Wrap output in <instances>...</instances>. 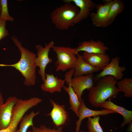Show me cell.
Here are the masks:
<instances>
[{
    "label": "cell",
    "mask_w": 132,
    "mask_h": 132,
    "mask_svg": "<svg viewBox=\"0 0 132 132\" xmlns=\"http://www.w3.org/2000/svg\"><path fill=\"white\" fill-rule=\"evenodd\" d=\"M126 132H132V122L129 124Z\"/></svg>",
    "instance_id": "obj_28"
},
{
    "label": "cell",
    "mask_w": 132,
    "mask_h": 132,
    "mask_svg": "<svg viewBox=\"0 0 132 132\" xmlns=\"http://www.w3.org/2000/svg\"><path fill=\"white\" fill-rule=\"evenodd\" d=\"M27 132H33L32 131H28Z\"/></svg>",
    "instance_id": "obj_32"
},
{
    "label": "cell",
    "mask_w": 132,
    "mask_h": 132,
    "mask_svg": "<svg viewBox=\"0 0 132 132\" xmlns=\"http://www.w3.org/2000/svg\"><path fill=\"white\" fill-rule=\"evenodd\" d=\"M75 48L76 55L79 52L82 51L90 53L105 54L108 49V47L100 40L92 39L80 42L78 46Z\"/></svg>",
    "instance_id": "obj_11"
},
{
    "label": "cell",
    "mask_w": 132,
    "mask_h": 132,
    "mask_svg": "<svg viewBox=\"0 0 132 132\" xmlns=\"http://www.w3.org/2000/svg\"><path fill=\"white\" fill-rule=\"evenodd\" d=\"M11 40L17 47L21 54L19 60L11 64H0V66L11 67L19 71L24 77V84L26 86H33L36 78V73L37 67L35 62L36 55L24 47L17 36H13Z\"/></svg>",
    "instance_id": "obj_1"
},
{
    "label": "cell",
    "mask_w": 132,
    "mask_h": 132,
    "mask_svg": "<svg viewBox=\"0 0 132 132\" xmlns=\"http://www.w3.org/2000/svg\"><path fill=\"white\" fill-rule=\"evenodd\" d=\"M4 103V99L1 92L0 91V105L3 104Z\"/></svg>",
    "instance_id": "obj_29"
},
{
    "label": "cell",
    "mask_w": 132,
    "mask_h": 132,
    "mask_svg": "<svg viewBox=\"0 0 132 132\" xmlns=\"http://www.w3.org/2000/svg\"><path fill=\"white\" fill-rule=\"evenodd\" d=\"M71 80L66 83L68 86L67 87L64 86L63 88L64 90L68 93L69 95V102L70 105L69 109L71 110L78 117V109L81 104V102L79 101L71 86L70 83Z\"/></svg>",
    "instance_id": "obj_19"
},
{
    "label": "cell",
    "mask_w": 132,
    "mask_h": 132,
    "mask_svg": "<svg viewBox=\"0 0 132 132\" xmlns=\"http://www.w3.org/2000/svg\"><path fill=\"white\" fill-rule=\"evenodd\" d=\"M81 102V104L78 109V119L76 122V132H79L82 122L86 118L91 117H94L99 115H105L111 113H116L112 110L106 109L99 110H92L86 106L83 100Z\"/></svg>",
    "instance_id": "obj_12"
},
{
    "label": "cell",
    "mask_w": 132,
    "mask_h": 132,
    "mask_svg": "<svg viewBox=\"0 0 132 132\" xmlns=\"http://www.w3.org/2000/svg\"><path fill=\"white\" fill-rule=\"evenodd\" d=\"M120 57L117 56L112 58L102 71L96 76V81L100 78L108 76L113 77L117 81L122 79L123 76V73L126 68L124 66H120Z\"/></svg>",
    "instance_id": "obj_9"
},
{
    "label": "cell",
    "mask_w": 132,
    "mask_h": 132,
    "mask_svg": "<svg viewBox=\"0 0 132 132\" xmlns=\"http://www.w3.org/2000/svg\"><path fill=\"white\" fill-rule=\"evenodd\" d=\"M54 44L55 42L52 41L48 44H46L44 47L40 44L35 46L37 52L36 55L37 56L36 58L35 62L36 66L39 68L38 73L43 82L46 77V68L47 65L52 63L53 61L52 59L49 57V54L50 49L54 46Z\"/></svg>",
    "instance_id": "obj_6"
},
{
    "label": "cell",
    "mask_w": 132,
    "mask_h": 132,
    "mask_svg": "<svg viewBox=\"0 0 132 132\" xmlns=\"http://www.w3.org/2000/svg\"><path fill=\"white\" fill-rule=\"evenodd\" d=\"M113 2L112 0H105L103 1V4H95L96 11L91 13L90 15L92 24L95 27L107 26L108 15Z\"/></svg>",
    "instance_id": "obj_7"
},
{
    "label": "cell",
    "mask_w": 132,
    "mask_h": 132,
    "mask_svg": "<svg viewBox=\"0 0 132 132\" xmlns=\"http://www.w3.org/2000/svg\"><path fill=\"white\" fill-rule=\"evenodd\" d=\"M65 3L73 2L79 9L73 21L74 24L78 23L90 15L91 10L95 8V4L91 0H63Z\"/></svg>",
    "instance_id": "obj_13"
},
{
    "label": "cell",
    "mask_w": 132,
    "mask_h": 132,
    "mask_svg": "<svg viewBox=\"0 0 132 132\" xmlns=\"http://www.w3.org/2000/svg\"><path fill=\"white\" fill-rule=\"evenodd\" d=\"M42 101L41 99L37 97L26 99H18L12 109L11 120L9 126L17 130L18 125L25 113Z\"/></svg>",
    "instance_id": "obj_5"
},
{
    "label": "cell",
    "mask_w": 132,
    "mask_h": 132,
    "mask_svg": "<svg viewBox=\"0 0 132 132\" xmlns=\"http://www.w3.org/2000/svg\"><path fill=\"white\" fill-rule=\"evenodd\" d=\"M6 22L0 20V41L9 35V32L6 28Z\"/></svg>",
    "instance_id": "obj_26"
},
{
    "label": "cell",
    "mask_w": 132,
    "mask_h": 132,
    "mask_svg": "<svg viewBox=\"0 0 132 132\" xmlns=\"http://www.w3.org/2000/svg\"><path fill=\"white\" fill-rule=\"evenodd\" d=\"M82 55L85 61L100 70H102L110 60L109 56L106 53H90L84 52Z\"/></svg>",
    "instance_id": "obj_15"
},
{
    "label": "cell",
    "mask_w": 132,
    "mask_h": 132,
    "mask_svg": "<svg viewBox=\"0 0 132 132\" xmlns=\"http://www.w3.org/2000/svg\"><path fill=\"white\" fill-rule=\"evenodd\" d=\"M124 9L123 2L120 0H114L110 9L108 16L107 26L110 25L116 17Z\"/></svg>",
    "instance_id": "obj_20"
},
{
    "label": "cell",
    "mask_w": 132,
    "mask_h": 132,
    "mask_svg": "<svg viewBox=\"0 0 132 132\" xmlns=\"http://www.w3.org/2000/svg\"><path fill=\"white\" fill-rule=\"evenodd\" d=\"M14 131L9 127L4 129L0 130V132H14Z\"/></svg>",
    "instance_id": "obj_27"
},
{
    "label": "cell",
    "mask_w": 132,
    "mask_h": 132,
    "mask_svg": "<svg viewBox=\"0 0 132 132\" xmlns=\"http://www.w3.org/2000/svg\"><path fill=\"white\" fill-rule=\"evenodd\" d=\"M33 132H64L63 126L52 128L44 125H41L39 127H32Z\"/></svg>",
    "instance_id": "obj_25"
},
{
    "label": "cell",
    "mask_w": 132,
    "mask_h": 132,
    "mask_svg": "<svg viewBox=\"0 0 132 132\" xmlns=\"http://www.w3.org/2000/svg\"><path fill=\"white\" fill-rule=\"evenodd\" d=\"M117 88L119 92H124L127 98L132 97V79L124 78L117 82Z\"/></svg>",
    "instance_id": "obj_21"
},
{
    "label": "cell",
    "mask_w": 132,
    "mask_h": 132,
    "mask_svg": "<svg viewBox=\"0 0 132 132\" xmlns=\"http://www.w3.org/2000/svg\"><path fill=\"white\" fill-rule=\"evenodd\" d=\"M40 111L35 112L33 111L29 114H26L22 118L20 122V128L18 130L19 132H27V130L30 126H33V119L34 117L38 115Z\"/></svg>",
    "instance_id": "obj_22"
},
{
    "label": "cell",
    "mask_w": 132,
    "mask_h": 132,
    "mask_svg": "<svg viewBox=\"0 0 132 132\" xmlns=\"http://www.w3.org/2000/svg\"><path fill=\"white\" fill-rule=\"evenodd\" d=\"M56 55L55 71H66L74 68L77 59L75 48L54 46L52 48Z\"/></svg>",
    "instance_id": "obj_4"
},
{
    "label": "cell",
    "mask_w": 132,
    "mask_h": 132,
    "mask_svg": "<svg viewBox=\"0 0 132 132\" xmlns=\"http://www.w3.org/2000/svg\"><path fill=\"white\" fill-rule=\"evenodd\" d=\"M50 100L53 108L47 115L51 117L56 128L62 126L68 119V113L65 109V105H59L53 99H50Z\"/></svg>",
    "instance_id": "obj_10"
},
{
    "label": "cell",
    "mask_w": 132,
    "mask_h": 132,
    "mask_svg": "<svg viewBox=\"0 0 132 132\" xmlns=\"http://www.w3.org/2000/svg\"><path fill=\"white\" fill-rule=\"evenodd\" d=\"M80 132H85L84 131H83V130H81L80 131Z\"/></svg>",
    "instance_id": "obj_33"
},
{
    "label": "cell",
    "mask_w": 132,
    "mask_h": 132,
    "mask_svg": "<svg viewBox=\"0 0 132 132\" xmlns=\"http://www.w3.org/2000/svg\"><path fill=\"white\" fill-rule=\"evenodd\" d=\"M79 9L70 3H65L53 11L51 14L52 22L56 29L68 30L74 25L73 21L78 14Z\"/></svg>",
    "instance_id": "obj_3"
},
{
    "label": "cell",
    "mask_w": 132,
    "mask_h": 132,
    "mask_svg": "<svg viewBox=\"0 0 132 132\" xmlns=\"http://www.w3.org/2000/svg\"><path fill=\"white\" fill-rule=\"evenodd\" d=\"M76 56L77 59L74 67V71L73 75L74 77L92 74L100 70L85 61L82 55L78 53Z\"/></svg>",
    "instance_id": "obj_17"
},
{
    "label": "cell",
    "mask_w": 132,
    "mask_h": 132,
    "mask_svg": "<svg viewBox=\"0 0 132 132\" xmlns=\"http://www.w3.org/2000/svg\"><path fill=\"white\" fill-rule=\"evenodd\" d=\"M17 99L15 96L9 97L5 103L0 105V130L6 128L9 126L12 109Z\"/></svg>",
    "instance_id": "obj_14"
},
{
    "label": "cell",
    "mask_w": 132,
    "mask_h": 132,
    "mask_svg": "<svg viewBox=\"0 0 132 132\" xmlns=\"http://www.w3.org/2000/svg\"><path fill=\"white\" fill-rule=\"evenodd\" d=\"M89 90L88 101L93 107L101 108L107 99L116 98L119 92L116 86L117 81L111 76L100 78Z\"/></svg>",
    "instance_id": "obj_2"
},
{
    "label": "cell",
    "mask_w": 132,
    "mask_h": 132,
    "mask_svg": "<svg viewBox=\"0 0 132 132\" xmlns=\"http://www.w3.org/2000/svg\"><path fill=\"white\" fill-rule=\"evenodd\" d=\"M100 118L99 115L93 118H88L87 126L88 132H104L99 124Z\"/></svg>",
    "instance_id": "obj_23"
},
{
    "label": "cell",
    "mask_w": 132,
    "mask_h": 132,
    "mask_svg": "<svg viewBox=\"0 0 132 132\" xmlns=\"http://www.w3.org/2000/svg\"><path fill=\"white\" fill-rule=\"evenodd\" d=\"M1 9L0 14V20L13 22L14 18L10 15L8 10L7 0H1Z\"/></svg>",
    "instance_id": "obj_24"
},
{
    "label": "cell",
    "mask_w": 132,
    "mask_h": 132,
    "mask_svg": "<svg viewBox=\"0 0 132 132\" xmlns=\"http://www.w3.org/2000/svg\"><path fill=\"white\" fill-rule=\"evenodd\" d=\"M46 77L41 88L43 91L53 93L55 92H60L64 86V80L58 78L52 73L45 74Z\"/></svg>",
    "instance_id": "obj_16"
},
{
    "label": "cell",
    "mask_w": 132,
    "mask_h": 132,
    "mask_svg": "<svg viewBox=\"0 0 132 132\" xmlns=\"http://www.w3.org/2000/svg\"><path fill=\"white\" fill-rule=\"evenodd\" d=\"M1 9V0H0V13Z\"/></svg>",
    "instance_id": "obj_30"
},
{
    "label": "cell",
    "mask_w": 132,
    "mask_h": 132,
    "mask_svg": "<svg viewBox=\"0 0 132 132\" xmlns=\"http://www.w3.org/2000/svg\"><path fill=\"white\" fill-rule=\"evenodd\" d=\"M95 78L92 74L74 77L70 81L71 86L79 101L82 100V96L83 91L89 90L94 85Z\"/></svg>",
    "instance_id": "obj_8"
},
{
    "label": "cell",
    "mask_w": 132,
    "mask_h": 132,
    "mask_svg": "<svg viewBox=\"0 0 132 132\" xmlns=\"http://www.w3.org/2000/svg\"><path fill=\"white\" fill-rule=\"evenodd\" d=\"M19 132V130H17L16 131H15V132Z\"/></svg>",
    "instance_id": "obj_31"
},
{
    "label": "cell",
    "mask_w": 132,
    "mask_h": 132,
    "mask_svg": "<svg viewBox=\"0 0 132 132\" xmlns=\"http://www.w3.org/2000/svg\"><path fill=\"white\" fill-rule=\"evenodd\" d=\"M101 108L110 110L121 114L123 117L124 121L120 126L123 127L127 124L132 122V111L127 110L124 107L115 104L109 99L106 100Z\"/></svg>",
    "instance_id": "obj_18"
}]
</instances>
